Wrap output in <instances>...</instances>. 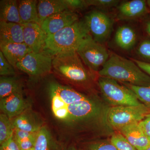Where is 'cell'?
<instances>
[{
    "instance_id": "31",
    "label": "cell",
    "mask_w": 150,
    "mask_h": 150,
    "mask_svg": "<svg viewBox=\"0 0 150 150\" xmlns=\"http://www.w3.org/2000/svg\"><path fill=\"white\" fill-rule=\"evenodd\" d=\"M15 68L5 58L0 51V75L4 76H13L16 74Z\"/></svg>"
},
{
    "instance_id": "23",
    "label": "cell",
    "mask_w": 150,
    "mask_h": 150,
    "mask_svg": "<svg viewBox=\"0 0 150 150\" xmlns=\"http://www.w3.org/2000/svg\"><path fill=\"white\" fill-rule=\"evenodd\" d=\"M22 92L20 82L15 76L0 77V99L17 93Z\"/></svg>"
},
{
    "instance_id": "22",
    "label": "cell",
    "mask_w": 150,
    "mask_h": 150,
    "mask_svg": "<svg viewBox=\"0 0 150 150\" xmlns=\"http://www.w3.org/2000/svg\"><path fill=\"white\" fill-rule=\"evenodd\" d=\"M0 5L1 21L22 24L19 13L18 4L16 1H1Z\"/></svg>"
},
{
    "instance_id": "36",
    "label": "cell",
    "mask_w": 150,
    "mask_h": 150,
    "mask_svg": "<svg viewBox=\"0 0 150 150\" xmlns=\"http://www.w3.org/2000/svg\"><path fill=\"white\" fill-rule=\"evenodd\" d=\"M37 132L32 133L15 129L14 135L16 139L18 141L36 137Z\"/></svg>"
},
{
    "instance_id": "5",
    "label": "cell",
    "mask_w": 150,
    "mask_h": 150,
    "mask_svg": "<svg viewBox=\"0 0 150 150\" xmlns=\"http://www.w3.org/2000/svg\"><path fill=\"white\" fill-rule=\"evenodd\" d=\"M150 113V110L143 103L138 105H124L109 108L106 121L110 126L120 129L132 123H139Z\"/></svg>"
},
{
    "instance_id": "29",
    "label": "cell",
    "mask_w": 150,
    "mask_h": 150,
    "mask_svg": "<svg viewBox=\"0 0 150 150\" xmlns=\"http://www.w3.org/2000/svg\"><path fill=\"white\" fill-rule=\"evenodd\" d=\"M136 53L142 62L150 64V38L142 40L137 47Z\"/></svg>"
},
{
    "instance_id": "7",
    "label": "cell",
    "mask_w": 150,
    "mask_h": 150,
    "mask_svg": "<svg viewBox=\"0 0 150 150\" xmlns=\"http://www.w3.org/2000/svg\"><path fill=\"white\" fill-rule=\"evenodd\" d=\"M84 20L94 40L102 44L108 40L114 23L110 16L101 11L94 10L87 14Z\"/></svg>"
},
{
    "instance_id": "10",
    "label": "cell",
    "mask_w": 150,
    "mask_h": 150,
    "mask_svg": "<svg viewBox=\"0 0 150 150\" xmlns=\"http://www.w3.org/2000/svg\"><path fill=\"white\" fill-rule=\"evenodd\" d=\"M24 43L35 53H43L48 35L40 25L30 23L22 24Z\"/></svg>"
},
{
    "instance_id": "15",
    "label": "cell",
    "mask_w": 150,
    "mask_h": 150,
    "mask_svg": "<svg viewBox=\"0 0 150 150\" xmlns=\"http://www.w3.org/2000/svg\"><path fill=\"white\" fill-rule=\"evenodd\" d=\"M1 51L9 63L15 69L16 65L25 55L32 51L25 43L0 42Z\"/></svg>"
},
{
    "instance_id": "20",
    "label": "cell",
    "mask_w": 150,
    "mask_h": 150,
    "mask_svg": "<svg viewBox=\"0 0 150 150\" xmlns=\"http://www.w3.org/2000/svg\"><path fill=\"white\" fill-rule=\"evenodd\" d=\"M48 90L59 96L68 105L88 98L86 96L73 89L55 82L51 83L49 84Z\"/></svg>"
},
{
    "instance_id": "38",
    "label": "cell",
    "mask_w": 150,
    "mask_h": 150,
    "mask_svg": "<svg viewBox=\"0 0 150 150\" xmlns=\"http://www.w3.org/2000/svg\"><path fill=\"white\" fill-rule=\"evenodd\" d=\"M132 60L140 67L141 69L150 76V64L137 59H132Z\"/></svg>"
},
{
    "instance_id": "30",
    "label": "cell",
    "mask_w": 150,
    "mask_h": 150,
    "mask_svg": "<svg viewBox=\"0 0 150 150\" xmlns=\"http://www.w3.org/2000/svg\"><path fill=\"white\" fill-rule=\"evenodd\" d=\"M118 0H89L86 1L87 4L102 10H107L117 6L120 2Z\"/></svg>"
},
{
    "instance_id": "19",
    "label": "cell",
    "mask_w": 150,
    "mask_h": 150,
    "mask_svg": "<svg viewBox=\"0 0 150 150\" xmlns=\"http://www.w3.org/2000/svg\"><path fill=\"white\" fill-rule=\"evenodd\" d=\"M12 120L15 129L28 132H38L43 126L35 115L27 109Z\"/></svg>"
},
{
    "instance_id": "16",
    "label": "cell",
    "mask_w": 150,
    "mask_h": 150,
    "mask_svg": "<svg viewBox=\"0 0 150 150\" xmlns=\"http://www.w3.org/2000/svg\"><path fill=\"white\" fill-rule=\"evenodd\" d=\"M40 26L48 17L66 10H71L66 0H40L37 4Z\"/></svg>"
},
{
    "instance_id": "32",
    "label": "cell",
    "mask_w": 150,
    "mask_h": 150,
    "mask_svg": "<svg viewBox=\"0 0 150 150\" xmlns=\"http://www.w3.org/2000/svg\"><path fill=\"white\" fill-rule=\"evenodd\" d=\"M88 150H117L111 142H98L90 144L88 146Z\"/></svg>"
},
{
    "instance_id": "33",
    "label": "cell",
    "mask_w": 150,
    "mask_h": 150,
    "mask_svg": "<svg viewBox=\"0 0 150 150\" xmlns=\"http://www.w3.org/2000/svg\"><path fill=\"white\" fill-rule=\"evenodd\" d=\"M0 150H21L16 139L14 132L8 140L1 145Z\"/></svg>"
},
{
    "instance_id": "4",
    "label": "cell",
    "mask_w": 150,
    "mask_h": 150,
    "mask_svg": "<svg viewBox=\"0 0 150 150\" xmlns=\"http://www.w3.org/2000/svg\"><path fill=\"white\" fill-rule=\"evenodd\" d=\"M98 84L103 97L113 106L138 105L142 104L134 92L110 78L100 77Z\"/></svg>"
},
{
    "instance_id": "6",
    "label": "cell",
    "mask_w": 150,
    "mask_h": 150,
    "mask_svg": "<svg viewBox=\"0 0 150 150\" xmlns=\"http://www.w3.org/2000/svg\"><path fill=\"white\" fill-rule=\"evenodd\" d=\"M76 52L84 64L91 72L100 71L110 56L106 48L94 40L91 35L84 40Z\"/></svg>"
},
{
    "instance_id": "25",
    "label": "cell",
    "mask_w": 150,
    "mask_h": 150,
    "mask_svg": "<svg viewBox=\"0 0 150 150\" xmlns=\"http://www.w3.org/2000/svg\"><path fill=\"white\" fill-rule=\"evenodd\" d=\"M51 136L47 128L42 126L37 132L33 150H51Z\"/></svg>"
},
{
    "instance_id": "14",
    "label": "cell",
    "mask_w": 150,
    "mask_h": 150,
    "mask_svg": "<svg viewBox=\"0 0 150 150\" xmlns=\"http://www.w3.org/2000/svg\"><path fill=\"white\" fill-rule=\"evenodd\" d=\"M119 131L137 150H146L150 146V141L145 135L139 123L124 126Z\"/></svg>"
},
{
    "instance_id": "40",
    "label": "cell",
    "mask_w": 150,
    "mask_h": 150,
    "mask_svg": "<svg viewBox=\"0 0 150 150\" xmlns=\"http://www.w3.org/2000/svg\"><path fill=\"white\" fill-rule=\"evenodd\" d=\"M68 150H78L75 147H71Z\"/></svg>"
},
{
    "instance_id": "26",
    "label": "cell",
    "mask_w": 150,
    "mask_h": 150,
    "mask_svg": "<svg viewBox=\"0 0 150 150\" xmlns=\"http://www.w3.org/2000/svg\"><path fill=\"white\" fill-rule=\"evenodd\" d=\"M12 120L4 113L0 115V145L10 138L14 132Z\"/></svg>"
},
{
    "instance_id": "42",
    "label": "cell",
    "mask_w": 150,
    "mask_h": 150,
    "mask_svg": "<svg viewBox=\"0 0 150 150\" xmlns=\"http://www.w3.org/2000/svg\"><path fill=\"white\" fill-rule=\"evenodd\" d=\"M146 150H150V146L149 147H148L147 149Z\"/></svg>"
},
{
    "instance_id": "8",
    "label": "cell",
    "mask_w": 150,
    "mask_h": 150,
    "mask_svg": "<svg viewBox=\"0 0 150 150\" xmlns=\"http://www.w3.org/2000/svg\"><path fill=\"white\" fill-rule=\"evenodd\" d=\"M53 57L43 53H28L17 64L16 68L33 77H40L50 73Z\"/></svg>"
},
{
    "instance_id": "18",
    "label": "cell",
    "mask_w": 150,
    "mask_h": 150,
    "mask_svg": "<svg viewBox=\"0 0 150 150\" xmlns=\"http://www.w3.org/2000/svg\"><path fill=\"white\" fill-rule=\"evenodd\" d=\"M137 40V34L134 28L126 25L118 28L114 36L115 44L124 51H129L134 48Z\"/></svg>"
},
{
    "instance_id": "11",
    "label": "cell",
    "mask_w": 150,
    "mask_h": 150,
    "mask_svg": "<svg viewBox=\"0 0 150 150\" xmlns=\"http://www.w3.org/2000/svg\"><path fill=\"white\" fill-rule=\"evenodd\" d=\"M79 16L74 11L66 10L48 17L41 25L47 35H51L79 21Z\"/></svg>"
},
{
    "instance_id": "12",
    "label": "cell",
    "mask_w": 150,
    "mask_h": 150,
    "mask_svg": "<svg viewBox=\"0 0 150 150\" xmlns=\"http://www.w3.org/2000/svg\"><path fill=\"white\" fill-rule=\"evenodd\" d=\"M147 1L133 0L118 5L117 19L119 20H133L144 16L149 12Z\"/></svg>"
},
{
    "instance_id": "24",
    "label": "cell",
    "mask_w": 150,
    "mask_h": 150,
    "mask_svg": "<svg viewBox=\"0 0 150 150\" xmlns=\"http://www.w3.org/2000/svg\"><path fill=\"white\" fill-rule=\"evenodd\" d=\"M49 92L52 102V109L54 115L59 119L69 121L68 105L56 94Z\"/></svg>"
},
{
    "instance_id": "41",
    "label": "cell",
    "mask_w": 150,
    "mask_h": 150,
    "mask_svg": "<svg viewBox=\"0 0 150 150\" xmlns=\"http://www.w3.org/2000/svg\"><path fill=\"white\" fill-rule=\"evenodd\" d=\"M147 3L148 6L149 7L150 9V0H148L147 1Z\"/></svg>"
},
{
    "instance_id": "34",
    "label": "cell",
    "mask_w": 150,
    "mask_h": 150,
    "mask_svg": "<svg viewBox=\"0 0 150 150\" xmlns=\"http://www.w3.org/2000/svg\"><path fill=\"white\" fill-rule=\"evenodd\" d=\"M35 138L36 137L24 139L17 140L21 150H33Z\"/></svg>"
},
{
    "instance_id": "28",
    "label": "cell",
    "mask_w": 150,
    "mask_h": 150,
    "mask_svg": "<svg viewBox=\"0 0 150 150\" xmlns=\"http://www.w3.org/2000/svg\"><path fill=\"white\" fill-rule=\"evenodd\" d=\"M110 142L117 150H137L121 134L112 135Z\"/></svg>"
},
{
    "instance_id": "3",
    "label": "cell",
    "mask_w": 150,
    "mask_h": 150,
    "mask_svg": "<svg viewBox=\"0 0 150 150\" xmlns=\"http://www.w3.org/2000/svg\"><path fill=\"white\" fill-rule=\"evenodd\" d=\"M84 64L76 51H73L54 56L52 69L67 80L74 83L84 84L91 79V72Z\"/></svg>"
},
{
    "instance_id": "37",
    "label": "cell",
    "mask_w": 150,
    "mask_h": 150,
    "mask_svg": "<svg viewBox=\"0 0 150 150\" xmlns=\"http://www.w3.org/2000/svg\"><path fill=\"white\" fill-rule=\"evenodd\" d=\"M139 123L145 135L150 141V113L147 115L142 121L139 122Z\"/></svg>"
},
{
    "instance_id": "35",
    "label": "cell",
    "mask_w": 150,
    "mask_h": 150,
    "mask_svg": "<svg viewBox=\"0 0 150 150\" xmlns=\"http://www.w3.org/2000/svg\"><path fill=\"white\" fill-rule=\"evenodd\" d=\"M71 10L82 9L88 7L86 1L82 0H66Z\"/></svg>"
},
{
    "instance_id": "39",
    "label": "cell",
    "mask_w": 150,
    "mask_h": 150,
    "mask_svg": "<svg viewBox=\"0 0 150 150\" xmlns=\"http://www.w3.org/2000/svg\"><path fill=\"white\" fill-rule=\"evenodd\" d=\"M145 28L146 32L150 36V18L147 20L145 22Z\"/></svg>"
},
{
    "instance_id": "27",
    "label": "cell",
    "mask_w": 150,
    "mask_h": 150,
    "mask_svg": "<svg viewBox=\"0 0 150 150\" xmlns=\"http://www.w3.org/2000/svg\"><path fill=\"white\" fill-rule=\"evenodd\" d=\"M124 83L134 92L140 102L150 110V86H138L128 83Z\"/></svg>"
},
{
    "instance_id": "13",
    "label": "cell",
    "mask_w": 150,
    "mask_h": 150,
    "mask_svg": "<svg viewBox=\"0 0 150 150\" xmlns=\"http://www.w3.org/2000/svg\"><path fill=\"white\" fill-rule=\"evenodd\" d=\"M27 107L22 92L17 93L0 99L1 111L11 119L27 110Z\"/></svg>"
},
{
    "instance_id": "1",
    "label": "cell",
    "mask_w": 150,
    "mask_h": 150,
    "mask_svg": "<svg viewBox=\"0 0 150 150\" xmlns=\"http://www.w3.org/2000/svg\"><path fill=\"white\" fill-rule=\"evenodd\" d=\"M100 77H104L138 86H150V76L132 61L112 54L100 71Z\"/></svg>"
},
{
    "instance_id": "21",
    "label": "cell",
    "mask_w": 150,
    "mask_h": 150,
    "mask_svg": "<svg viewBox=\"0 0 150 150\" xmlns=\"http://www.w3.org/2000/svg\"><path fill=\"white\" fill-rule=\"evenodd\" d=\"M37 4V1L35 0L20 1L18 5V11L22 24L33 23L40 25Z\"/></svg>"
},
{
    "instance_id": "9",
    "label": "cell",
    "mask_w": 150,
    "mask_h": 150,
    "mask_svg": "<svg viewBox=\"0 0 150 150\" xmlns=\"http://www.w3.org/2000/svg\"><path fill=\"white\" fill-rule=\"evenodd\" d=\"M69 121H85L99 117L106 114L108 109L103 108L102 105L93 100L87 98L69 105Z\"/></svg>"
},
{
    "instance_id": "2",
    "label": "cell",
    "mask_w": 150,
    "mask_h": 150,
    "mask_svg": "<svg viewBox=\"0 0 150 150\" xmlns=\"http://www.w3.org/2000/svg\"><path fill=\"white\" fill-rule=\"evenodd\" d=\"M84 20H79L56 33L48 35L43 53L54 57L59 54L76 51L90 35Z\"/></svg>"
},
{
    "instance_id": "17",
    "label": "cell",
    "mask_w": 150,
    "mask_h": 150,
    "mask_svg": "<svg viewBox=\"0 0 150 150\" xmlns=\"http://www.w3.org/2000/svg\"><path fill=\"white\" fill-rule=\"evenodd\" d=\"M0 42L24 43L22 25L0 21Z\"/></svg>"
}]
</instances>
